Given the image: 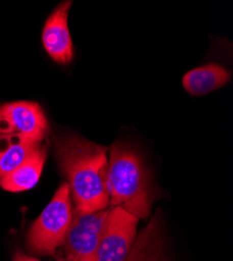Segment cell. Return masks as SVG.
I'll return each instance as SVG.
<instances>
[{
  "label": "cell",
  "mask_w": 233,
  "mask_h": 261,
  "mask_svg": "<svg viewBox=\"0 0 233 261\" xmlns=\"http://www.w3.org/2000/svg\"><path fill=\"white\" fill-rule=\"evenodd\" d=\"M60 166L68 178L75 209L96 212L109 207L107 148L75 136L57 143Z\"/></svg>",
  "instance_id": "obj_1"
},
{
  "label": "cell",
  "mask_w": 233,
  "mask_h": 261,
  "mask_svg": "<svg viewBox=\"0 0 233 261\" xmlns=\"http://www.w3.org/2000/svg\"><path fill=\"white\" fill-rule=\"evenodd\" d=\"M230 79L220 65L209 64L187 72L183 77L184 89L192 95H204L223 87Z\"/></svg>",
  "instance_id": "obj_10"
},
{
  "label": "cell",
  "mask_w": 233,
  "mask_h": 261,
  "mask_svg": "<svg viewBox=\"0 0 233 261\" xmlns=\"http://www.w3.org/2000/svg\"><path fill=\"white\" fill-rule=\"evenodd\" d=\"M125 261H162L160 214L157 213L134 241Z\"/></svg>",
  "instance_id": "obj_11"
},
{
  "label": "cell",
  "mask_w": 233,
  "mask_h": 261,
  "mask_svg": "<svg viewBox=\"0 0 233 261\" xmlns=\"http://www.w3.org/2000/svg\"><path fill=\"white\" fill-rule=\"evenodd\" d=\"M111 209L96 212L72 210L71 224L63 244L67 261H95Z\"/></svg>",
  "instance_id": "obj_4"
},
{
  "label": "cell",
  "mask_w": 233,
  "mask_h": 261,
  "mask_svg": "<svg viewBox=\"0 0 233 261\" xmlns=\"http://www.w3.org/2000/svg\"><path fill=\"white\" fill-rule=\"evenodd\" d=\"M41 146L42 141L20 135H0V180L25 162Z\"/></svg>",
  "instance_id": "obj_8"
},
{
  "label": "cell",
  "mask_w": 233,
  "mask_h": 261,
  "mask_svg": "<svg viewBox=\"0 0 233 261\" xmlns=\"http://www.w3.org/2000/svg\"><path fill=\"white\" fill-rule=\"evenodd\" d=\"M13 261H39L33 257H30L23 253L21 252H17L14 256V260Z\"/></svg>",
  "instance_id": "obj_12"
},
{
  "label": "cell",
  "mask_w": 233,
  "mask_h": 261,
  "mask_svg": "<svg viewBox=\"0 0 233 261\" xmlns=\"http://www.w3.org/2000/svg\"><path fill=\"white\" fill-rule=\"evenodd\" d=\"M72 220V207L68 183H63L47 207L32 226L28 246L39 255H55L63 246Z\"/></svg>",
  "instance_id": "obj_3"
},
{
  "label": "cell",
  "mask_w": 233,
  "mask_h": 261,
  "mask_svg": "<svg viewBox=\"0 0 233 261\" xmlns=\"http://www.w3.org/2000/svg\"><path fill=\"white\" fill-rule=\"evenodd\" d=\"M71 2L61 4L45 22L42 42L49 57L59 64H68L73 58V47L67 19Z\"/></svg>",
  "instance_id": "obj_7"
},
{
  "label": "cell",
  "mask_w": 233,
  "mask_h": 261,
  "mask_svg": "<svg viewBox=\"0 0 233 261\" xmlns=\"http://www.w3.org/2000/svg\"><path fill=\"white\" fill-rule=\"evenodd\" d=\"M45 158L46 148L42 145L25 162L0 180V186L12 192L31 189L39 181Z\"/></svg>",
  "instance_id": "obj_9"
},
{
  "label": "cell",
  "mask_w": 233,
  "mask_h": 261,
  "mask_svg": "<svg viewBox=\"0 0 233 261\" xmlns=\"http://www.w3.org/2000/svg\"><path fill=\"white\" fill-rule=\"evenodd\" d=\"M138 219L120 207L110 211L95 261H125L135 241Z\"/></svg>",
  "instance_id": "obj_5"
},
{
  "label": "cell",
  "mask_w": 233,
  "mask_h": 261,
  "mask_svg": "<svg viewBox=\"0 0 233 261\" xmlns=\"http://www.w3.org/2000/svg\"><path fill=\"white\" fill-rule=\"evenodd\" d=\"M110 204L120 207L137 219H145L152 206V190L139 155L129 146L115 143L108 163Z\"/></svg>",
  "instance_id": "obj_2"
},
{
  "label": "cell",
  "mask_w": 233,
  "mask_h": 261,
  "mask_svg": "<svg viewBox=\"0 0 233 261\" xmlns=\"http://www.w3.org/2000/svg\"><path fill=\"white\" fill-rule=\"evenodd\" d=\"M47 121L36 102L16 101L0 106V135H20L43 141Z\"/></svg>",
  "instance_id": "obj_6"
}]
</instances>
